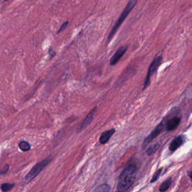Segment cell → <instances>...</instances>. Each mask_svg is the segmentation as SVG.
I'll return each instance as SVG.
<instances>
[{
	"instance_id": "cell-1",
	"label": "cell",
	"mask_w": 192,
	"mask_h": 192,
	"mask_svg": "<svg viewBox=\"0 0 192 192\" xmlns=\"http://www.w3.org/2000/svg\"><path fill=\"white\" fill-rule=\"evenodd\" d=\"M137 175V166L134 164H130L124 170L120 175L117 189L120 192H125L131 187Z\"/></svg>"
},
{
	"instance_id": "cell-2",
	"label": "cell",
	"mask_w": 192,
	"mask_h": 192,
	"mask_svg": "<svg viewBox=\"0 0 192 192\" xmlns=\"http://www.w3.org/2000/svg\"><path fill=\"white\" fill-rule=\"evenodd\" d=\"M137 2H138V0H129L128 3L126 5V7L124 9L123 11L121 14L116 24H115L112 29L111 30V32L108 35V38H107L108 43L110 42L112 39L113 38L115 34L117 32L118 29L120 28V25L126 19V17L128 16L130 12H131L133 9L135 7V5L137 3Z\"/></svg>"
},
{
	"instance_id": "cell-3",
	"label": "cell",
	"mask_w": 192,
	"mask_h": 192,
	"mask_svg": "<svg viewBox=\"0 0 192 192\" xmlns=\"http://www.w3.org/2000/svg\"><path fill=\"white\" fill-rule=\"evenodd\" d=\"M51 161L50 158L46 159L41 162L37 164L33 168L30 170V171L28 173L27 175L24 179L25 184H28L33 180L35 177H37L39 175L44 168H45Z\"/></svg>"
},
{
	"instance_id": "cell-4",
	"label": "cell",
	"mask_w": 192,
	"mask_h": 192,
	"mask_svg": "<svg viewBox=\"0 0 192 192\" xmlns=\"http://www.w3.org/2000/svg\"><path fill=\"white\" fill-rule=\"evenodd\" d=\"M162 56H158L153 59L152 62L151 63L144 81L143 90H144L150 84L151 78L155 73L157 72L162 62Z\"/></svg>"
},
{
	"instance_id": "cell-5",
	"label": "cell",
	"mask_w": 192,
	"mask_h": 192,
	"mask_svg": "<svg viewBox=\"0 0 192 192\" xmlns=\"http://www.w3.org/2000/svg\"><path fill=\"white\" fill-rule=\"evenodd\" d=\"M164 128V125L163 122L161 121L157 126H156V128L150 134L148 135L147 138H145L143 144V147L147 146V145L152 141L154 139L157 137L161 133Z\"/></svg>"
},
{
	"instance_id": "cell-6",
	"label": "cell",
	"mask_w": 192,
	"mask_h": 192,
	"mask_svg": "<svg viewBox=\"0 0 192 192\" xmlns=\"http://www.w3.org/2000/svg\"><path fill=\"white\" fill-rule=\"evenodd\" d=\"M127 49H128L127 46H123L118 48L117 51L115 52L114 54L111 57L110 61V64L111 65H115V64H116L118 61L120 60V59L125 54Z\"/></svg>"
},
{
	"instance_id": "cell-7",
	"label": "cell",
	"mask_w": 192,
	"mask_h": 192,
	"mask_svg": "<svg viewBox=\"0 0 192 192\" xmlns=\"http://www.w3.org/2000/svg\"><path fill=\"white\" fill-rule=\"evenodd\" d=\"M168 119L166 123V128L167 131H172L177 128L180 124L181 121V118L177 116L167 117Z\"/></svg>"
},
{
	"instance_id": "cell-8",
	"label": "cell",
	"mask_w": 192,
	"mask_h": 192,
	"mask_svg": "<svg viewBox=\"0 0 192 192\" xmlns=\"http://www.w3.org/2000/svg\"><path fill=\"white\" fill-rule=\"evenodd\" d=\"M96 110H97V107H95L92 110H91V111L89 112V114H88L86 117L85 118V119L83 120V121L82 122L81 125L79 128V130H78L79 132H81L84 129L87 128V127L90 125L92 121H93Z\"/></svg>"
},
{
	"instance_id": "cell-9",
	"label": "cell",
	"mask_w": 192,
	"mask_h": 192,
	"mask_svg": "<svg viewBox=\"0 0 192 192\" xmlns=\"http://www.w3.org/2000/svg\"><path fill=\"white\" fill-rule=\"evenodd\" d=\"M116 130L114 128L106 130L105 132L102 133L100 135L99 141L100 143L102 144H105L108 142V141L110 139L111 137L114 134Z\"/></svg>"
},
{
	"instance_id": "cell-10",
	"label": "cell",
	"mask_w": 192,
	"mask_h": 192,
	"mask_svg": "<svg viewBox=\"0 0 192 192\" xmlns=\"http://www.w3.org/2000/svg\"><path fill=\"white\" fill-rule=\"evenodd\" d=\"M183 142L184 140L183 137L181 135H178L177 137L174 138V140L170 144L169 150L171 152L175 151L178 148H179L183 144Z\"/></svg>"
},
{
	"instance_id": "cell-11",
	"label": "cell",
	"mask_w": 192,
	"mask_h": 192,
	"mask_svg": "<svg viewBox=\"0 0 192 192\" xmlns=\"http://www.w3.org/2000/svg\"><path fill=\"white\" fill-rule=\"evenodd\" d=\"M172 183V179L171 177H168L165 181L162 183L161 186H159V191L161 192H165L168 189V188L171 185Z\"/></svg>"
},
{
	"instance_id": "cell-12",
	"label": "cell",
	"mask_w": 192,
	"mask_h": 192,
	"mask_svg": "<svg viewBox=\"0 0 192 192\" xmlns=\"http://www.w3.org/2000/svg\"><path fill=\"white\" fill-rule=\"evenodd\" d=\"M159 146H160V144H159V142H157V143H156L153 144V145H151L147 149V152H146L147 155L148 156L152 155L153 154L156 152L158 150V149L159 148Z\"/></svg>"
},
{
	"instance_id": "cell-13",
	"label": "cell",
	"mask_w": 192,
	"mask_h": 192,
	"mask_svg": "<svg viewBox=\"0 0 192 192\" xmlns=\"http://www.w3.org/2000/svg\"><path fill=\"white\" fill-rule=\"evenodd\" d=\"M110 186L107 184H103L98 186L93 192H108L110 191Z\"/></svg>"
},
{
	"instance_id": "cell-14",
	"label": "cell",
	"mask_w": 192,
	"mask_h": 192,
	"mask_svg": "<svg viewBox=\"0 0 192 192\" xmlns=\"http://www.w3.org/2000/svg\"><path fill=\"white\" fill-rule=\"evenodd\" d=\"M19 147L21 151L25 152V151H28L30 150L31 146L27 142L23 141H21L19 143Z\"/></svg>"
},
{
	"instance_id": "cell-15",
	"label": "cell",
	"mask_w": 192,
	"mask_h": 192,
	"mask_svg": "<svg viewBox=\"0 0 192 192\" xmlns=\"http://www.w3.org/2000/svg\"><path fill=\"white\" fill-rule=\"evenodd\" d=\"M14 186V184H10V183H3L1 186V190H2V192H6L9 191L10 190L13 188V187Z\"/></svg>"
},
{
	"instance_id": "cell-16",
	"label": "cell",
	"mask_w": 192,
	"mask_h": 192,
	"mask_svg": "<svg viewBox=\"0 0 192 192\" xmlns=\"http://www.w3.org/2000/svg\"><path fill=\"white\" fill-rule=\"evenodd\" d=\"M162 170V168H161L156 171V172L153 175V177L152 178V180L151 181V183H154V182H155L156 181L158 180L159 177L160 175L161 174Z\"/></svg>"
},
{
	"instance_id": "cell-17",
	"label": "cell",
	"mask_w": 192,
	"mask_h": 192,
	"mask_svg": "<svg viewBox=\"0 0 192 192\" xmlns=\"http://www.w3.org/2000/svg\"><path fill=\"white\" fill-rule=\"evenodd\" d=\"M68 24H69V21H66V22H65L64 23L62 24V25L60 27V29L58 30L57 34H60V33H61V32H63V30H65V29L66 28H67V27H68Z\"/></svg>"
},
{
	"instance_id": "cell-18",
	"label": "cell",
	"mask_w": 192,
	"mask_h": 192,
	"mask_svg": "<svg viewBox=\"0 0 192 192\" xmlns=\"http://www.w3.org/2000/svg\"><path fill=\"white\" fill-rule=\"evenodd\" d=\"M9 169V165L6 164L4 166L3 168H2V170L0 171V174H6V172L8 171Z\"/></svg>"
},
{
	"instance_id": "cell-19",
	"label": "cell",
	"mask_w": 192,
	"mask_h": 192,
	"mask_svg": "<svg viewBox=\"0 0 192 192\" xmlns=\"http://www.w3.org/2000/svg\"><path fill=\"white\" fill-rule=\"evenodd\" d=\"M48 53H49V55H50V56H51V57H54L55 56V55H56V52L52 50V48H50Z\"/></svg>"
},
{
	"instance_id": "cell-20",
	"label": "cell",
	"mask_w": 192,
	"mask_h": 192,
	"mask_svg": "<svg viewBox=\"0 0 192 192\" xmlns=\"http://www.w3.org/2000/svg\"><path fill=\"white\" fill-rule=\"evenodd\" d=\"M188 175L189 177H190V178H192V171L188 172Z\"/></svg>"
},
{
	"instance_id": "cell-21",
	"label": "cell",
	"mask_w": 192,
	"mask_h": 192,
	"mask_svg": "<svg viewBox=\"0 0 192 192\" xmlns=\"http://www.w3.org/2000/svg\"><path fill=\"white\" fill-rule=\"evenodd\" d=\"M119 192V191H117V192Z\"/></svg>"
},
{
	"instance_id": "cell-22",
	"label": "cell",
	"mask_w": 192,
	"mask_h": 192,
	"mask_svg": "<svg viewBox=\"0 0 192 192\" xmlns=\"http://www.w3.org/2000/svg\"><path fill=\"white\" fill-rule=\"evenodd\" d=\"M5 1H8V0H5Z\"/></svg>"
}]
</instances>
